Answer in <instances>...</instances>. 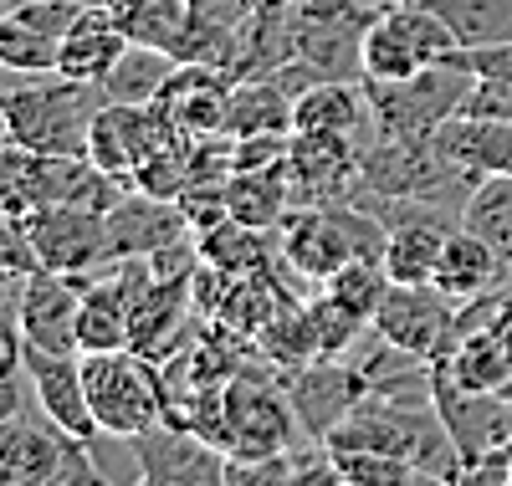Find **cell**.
Returning a JSON list of instances; mask_svg holds the SVG:
<instances>
[{"label": "cell", "instance_id": "4dcf8cb0", "mask_svg": "<svg viewBox=\"0 0 512 486\" xmlns=\"http://www.w3.org/2000/svg\"><path fill=\"white\" fill-rule=\"evenodd\" d=\"M0 62L11 72H57V41L21 21L16 11H6L0 16Z\"/></svg>", "mask_w": 512, "mask_h": 486}, {"label": "cell", "instance_id": "4fadbf2b", "mask_svg": "<svg viewBox=\"0 0 512 486\" xmlns=\"http://www.w3.org/2000/svg\"><path fill=\"white\" fill-rule=\"evenodd\" d=\"M26 374H31V389H36V410L52 425H62L67 435L93 446L103 430H98V415H93V400H88L82 353H47V348L26 343Z\"/></svg>", "mask_w": 512, "mask_h": 486}, {"label": "cell", "instance_id": "ba28073f", "mask_svg": "<svg viewBox=\"0 0 512 486\" xmlns=\"http://www.w3.org/2000/svg\"><path fill=\"white\" fill-rule=\"evenodd\" d=\"M128 451H134V476L144 486H221V481H231V456L185 420L149 425L144 435L128 440Z\"/></svg>", "mask_w": 512, "mask_h": 486}, {"label": "cell", "instance_id": "484cf974", "mask_svg": "<svg viewBox=\"0 0 512 486\" xmlns=\"http://www.w3.org/2000/svg\"><path fill=\"white\" fill-rule=\"evenodd\" d=\"M451 231H456V220H405V226H395L379 256L390 282H431Z\"/></svg>", "mask_w": 512, "mask_h": 486}, {"label": "cell", "instance_id": "d6a6232c", "mask_svg": "<svg viewBox=\"0 0 512 486\" xmlns=\"http://www.w3.org/2000/svg\"><path fill=\"white\" fill-rule=\"evenodd\" d=\"M451 62L466 67L472 77H487V82H512V41H492V47H461Z\"/></svg>", "mask_w": 512, "mask_h": 486}, {"label": "cell", "instance_id": "8992f818", "mask_svg": "<svg viewBox=\"0 0 512 486\" xmlns=\"http://www.w3.org/2000/svg\"><path fill=\"white\" fill-rule=\"evenodd\" d=\"M472 72L456 62H436L415 77L400 82H369V103H374V123L384 134H405V139H436L441 128L466 108V93H472Z\"/></svg>", "mask_w": 512, "mask_h": 486}, {"label": "cell", "instance_id": "836d02e7", "mask_svg": "<svg viewBox=\"0 0 512 486\" xmlns=\"http://www.w3.org/2000/svg\"><path fill=\"white\" fill-rule=\"evenodd\" d=\"M461 113H472V118H512V82H487V77H477L472 93H466V108H461Z\"/></svg>", "mask_w": 512, "mask_h": 486}, {"label": "cell", "instance_id": "7a4b0ae2", "mask_svg": "<svg viewBox=\"0 0 512 486\" xmlns=\"http://www.w3.org/2000/svg\"><path fill=\"white\" fill-rule=\"evenodd\" d=\"M82 374H88V400H93L98 430L108 440H134L149 425L169 420V389L149 353L139 348L82 353Z\"/></svg>", "mask_w": 512, "mask_h": 486}, {"label": "cell", "instance_id": "8fae6325", "mask_svg": "<svg viewBox=\"0 0 512 486\" xmlns=\"http://www.w3.org/2000/svg\"><path fill=\"white\" fill-rule=\"evenodd\" d=\"M451 323H456V302L436 282H390L379 297V313H374L369 333L420 353V359H436Z\"/></svg>", "mask_w": 512, "mask_h": 486}, {"label": "cell", "instance_id": "60d3db41", "mask_svg": "<svg viewBox=\"0 0 512 486\" xmlns=\"http://www.w3.org/2000/svg\"><path fill=\"white\" fill-rule=\"evenodd\" d=\"M502 394H512V379H507V389H502Z\"/></svg>", "mask_w": 512, "mask_h": 486}, {"label": "cell", "instance_id": "5b68a950", "mask_svg": "<svg viewBox=\"0 0 512 486\" xmlns=\"http://www.w3.org/2000/svg\"><path fill=\"white\" fill-rule=\"evenodd\" d=\"M98 476L103 471L88 440L67 435L41 410L0 430V486H72V481H98Z\"/></svg>", "mask_w": 512, "mask_h": 486}, {"label": "cell", "instance_id": "1f68e13d", "mask_svg": "<svg viewBox=\"0 0 512 486\" xmlns=\"http://www.w3.org/2000/svg\"><path fill=\"white\" fill-rule=\"evenodd\" d=\"M308 313H313V333H318V353H323V359H349V353L359 348V333L369 328L364 318L349 313V307H338L328 292L308 297Z\"/></svg>", "mask_w": 512, "mask_h": 486}, {"label": "cell", "instance_id": "ac0fdd59", "mask_svg": "<svg viewBox=\"0 0 512 486\" xmlns=\"http://www.w3.org/2000/svg\"><path fill=\"white\" fill-rule=\"evenodd\" d=\"M256 11V0H185V47L180 62H205L231 72L236 62V41L246 16Z\"/></svg>", "mask_w": 512, "mask_h": 486}, {"label": "cell", "instance_id": "cb8c5ba5", "mask_svg": "<svg viewBox=\"0 0 512 486\" xmlns=\"http://www.w3.org/2000/svg\"><path fill=\"white\" fill-rule=\"evenodd\" d=\"M256 348H262V359H267L277 374H292V369L323 359L308 302H297L292 292H282V302L272 307V318L262 323V333H256Z\"/></svg>", "mask_w": 512, "mask_h": 486}, {"label": "cell", "instance_id": "e0dca14e", "mask_svg": "<svg viewBox=\"0 0 512 486\" xmlns=\"http://www.w3.org/2000/svg\"><path fill=\"white\" fill-rule=\"evenodd\" d=\"M502 277H507L502 251H497L487 236H477L472 226H456V231L446 236V246H441V261H436V277H431V282H436L451 302H472V297H482V292H497Z\"/></svg>", "mask_w": 512, "mask_h": 486}, {"label": "cell", "instance_id": "30bf717a", "mask_svg": "<svg viewBox=\"0 0 512 486\" xmlns=\"http://www.w3.org/2000/svg\"><path fill=\"white\" fill-rule=\"evenodd\" d=\"M282 389L297 410V425L308 430V440H328L369 394L354 359H313L303 369L282 374Z\"/></svg>", "mask_w": 512, "mask_h": 486}, {"label": "cell", "instance_id": "d4e9b609", "mask_svg": "<svg viewBox=\"0 0 512 486\" xmlns=\"http://www.w3.org/2000/svg\"><path fill=\"white\" fill-rule=\"evenodd\" d=\"M292 93L277 77H236L231 103H226V128L236 139L246 134H292Z\"/></svg>", "mask_w": 512, "mask_h": 486}, {"label": "cell", "instance_id": "8d00e7d4", "mask_svg": "<svg viewBox=\"0 0 512 486\" xmlns=\"http://www.w3.org/2000/svg\"><path fill=\"white\" fill-rule=\"evenodd\" d=\"M11 374H26V333L21 323L0 318V379H11Z\"/></svg>", "mask_w": 512, "mask_h": 486}, {"label": "cell", "instance_id": "f35d334b", "mask_svg": "<svg viewBox=\"0 0 512 486\" xmlns=\"http://www.w3.org/2000/svg\"><path fill=\"white\" fill-rule=\"evenodd\" d=\"M77 6H108V0H77Z\"/></svg>", "mask_w": 512, "mask_h": 486}, {"label": "cell", "instance_id": "7c38bea8", "mask_svg": "<svg viewBox=\"0 0 512 486\" xmlns=\"http://www.w3.org/2000/svg\"><path fill=\"white\" fill-rule=\"evenodd\" d=\"M359 144L344 134H292L287 144V185L297 205H333L359 190Z\"/></svg>", "mask_w": 512, "mask_h": 486}, {"label": "cell", "instance_id": "44dd1931", "mask_svg": "<svg viewBox=\"0 0 512 486\" xmlns=\"http://www.w3.org/2000/svg\"><path fill=\"white\" fill-rule=\"evenodd\" d=\"M436 149L466 169V174H512V118H472V113H456L441 134Z\"/></svg>", "mask_w": 512, "mask_h": 486}, {"label": "cell", "instance_id": "f1b7e54d", "mask_svg": "<svg viewBox=\"0 0 512 486\" xmlns=\"http://www.w3.org/2000/svg\"><path fill=\"white\" fill-rule=\"evenodd\" d=\"M461 226H472L477 236H487L507 272H512V174H482V180L472 185V195H466V215Z\"/></svg>", "mask_w": 512, "mask_h": 486}, {"label": "cell", "instance_id": "ab89813d", "mask_svg": "<svg viewBox=\"0 0 512 486\" xmlns=\"http://www.w3.org/2000/svg\"><path fill=\"white\" fill-rule=\"evenodd\" d=\"M502 451H507V461H512V440H507V446H502Z\"/></svg>", "mask_w": 512, "mask_h": 486}, {"label": "cell", "instance_id": "6da1fadb", "mask_svg": "<svg viewBox=\"0 0 512 486\" xmlns=\"http://www.w3.org/2000/svg\"><path fill=\"white\" fill-rule=\"evenodd\" d=\"M103 87L77 82L62 72H21L0 108L11 123V144L36 149V154H88L93 118L103 113Z\"/></svg>", "mask_w": 512, "mask_h": 486}, {"label": "cell", "instance_id": "9c48e42d", "mask_svg": "<svg viewBox=\"0 0 512 486\" xmlns=\"http://www.w3.org/2000/svg\"><path fill=\"white\" fill-rule=\"evenodd\" d=\"M31 241L41 267L52 272H98L113 261L108 241V215L88 205H36L31 215Z\"/></svg>", "mask_w": 512, "mask_h": 486}, {"label": "cell", "instance_id": "2e32d148", "mask_svg": "<svg viewBox=\"0 0 512 486\" xmlns=\"http://www.w3.org/2000/svg\"><path fill=\"white\" fill-rule=\"evenodd\" d=\"M190 231L185 205H169L164 195H123L108 210V241H113V261L118 256H154L159 246L180 241Z\"/></svg>", "mask_w": 512, "mask_h": 486}, {"label": "cell", "instance_id": "e575fe53", "mask_svg": "<svg viewBox=\"0 0 512 486\" xmlns=\"http://www.w3.org/2000/svg\"><path fill=\"white\" fill-rule=\"evenodd\" d=\"M36 410V389H31V374H11L0 379V430H6L11 420L31 415Z\"/></svg>", "mask_w": 512, "mask_h": 486}, {"label": "cell", "instance_id": "277c9868", "mask_svg": "<svg viewBox=\"0 0 512 486\" xmlns=\"http://www.w3.org/2000/svg\"><path fill=\"white\" fill-rule=\"evenodd\" d=\"M456 52H461V41L425 0H384L364 36V77L400 82L436 62H451Z\"/></svg>", "mask_w": 512, "mask_h": 486}, {"label": "cell", "instance_id": "52a82bcc", "mask_svg": "<svg viewBox=\"0 0 512 486\" xmlns=\"http://www.w3.org/2000/svg\"><path fill=\"white\" fill-rule=\"evenodd\" d=\"M379 6L374 0H292L297 57L323 77H364V36Z\"/></svg>", "mask_w": 512, "mask_h": 486}, {"label": "cell", "instance_id": "603a6c76", "mask_svg": "<svg viewBox=\"0 0 512 486\" xmlns=\"http://www.w3.org/2000/svg\"><path fill=\"white\" fill-rule=\"evenodd\" d=\"M180 57H169L159 47H139V41H128L123 57L108 67V77L98 82L108 103H123V108H144V103H159V93L169 87L175 77Z\"/></svg>", "mask_w": 512, "mask_h": 486}, {"label": "cell", "instance_id": "4316f807", "mask_svg": "<svg viewBox=\"0 0 512 486\" xmlns=\"http://www.w3.org/2000/svg\"><path fill=\"white\" fill-rule=\"evenodd\" d=\"M118 31L139 47H159L180 57L185 47V0H108Z\"/></svg>", "mask_w": 512, "mask_h": 486}, {"label": "cell", "instance_id": "83f0119b", "mask_svg": "<svg viewBox=\"0 0 512 486\" xmlns=\"http://www.w3.org/2000/svg\"><path fill=\"white\" fill-rule=\"evenodd\" d=\"M461 47H492L512 41V0H425Z\"/></svg>", "mask_w": 512, "mask_h": 486}, {"label": "cell", "instance_id": "3957f363", "mask_svg": "<svg viewBox=\"0 0 512 486\" xmlns=\"http://www.w3.org/2000/svg\"><path fill=\"white\" fill-rule=\"evenodd\" d=\"M308 430L297 425V410L277 379H262L256 369H236L226 379V400H221V425H216V446L231 461H256V456H282L292 451Z\"/></svg>", "mask_w": 512, "mask_h": 486}, {"label": "cell", "instance_id": "ffe728a7", "mask_svg": "<svg viewBox=\"0 0 512 486\" xmlns=\"http://www.w3.org/2000/svg\"><path fill=\"white\" fill-rule=\"evenodd\" d=\"M190 307H195L190 277H154V287L134 307V343H128V348H139V353H149L154 364H164L169 353L180 348Z\"/></svg>", "mask_w": 512, "mask_h": 486}, {"label": "cell", "instance_id": "f546056e", "mask_svg": "<svg viewBox=\"0 0 512 486\" xmlns=\"http://www.w3.org/2000/svg\"><path fill=\"white\" fill-rule=\"evenodd\" d=\"M333 466H338V481L344 486H405V481H436L425 476L420 466L390 456V451H369V446H328Z\"/></svg>", "mask_w": 512, "mask_h": 486}, {"label": "cell", "instance_id": "7402d4cb", "mask_svg": "<svg viewBox=\"0 0 512 486\" xmlns=\"http://www.w3.org/2000/svg\"><path fill=\"white\" fill-rule=\"evenodd\" d=\"M226 190V215L256 231H277L287 210H292V185H287V164H267V169H231Z\"/></svg>", "mask_w": 512, "mask_h": 486}, {"label": "cell", "instance_id": "5bb4252c", "mask_svg": "<svg viewBox=\"0 0 512 486\" xmlns=\"http://www.w3.org/2000/svg\"><path fill=\"white\" fill-rule=\"evenodd\" d=\"M88 277H93V272H52V267L31 272L26 307H21V333H26L31 348L82 353V348H77V313H82Z\"/></svg>", "mask_w": 512, "mask_h": 486}, {"label": "cell", "instance_id": "74e56055", "mask_svg": "<svg viewBox=\"0 0 512 486\" xmlns=\"http://www.w3.org/2000/svg\"><path fill=\"white\" fill-rule=\"evenodd\" d=\"M11 149V123H6V108H0V154Z\"/></svg>", "mask_w": 512, "mask_h": 486}, {"label": "cell", "instance_id": "9a60e30c", "mask_svg": "<svg viewBox=\"0 0 512 486\" xmlns=\"http://www.w3.org/2000/svg\"><path fill=\"white\" fill-rule=\"evenodd\" d=\"M374 103L364 77H328L313 82L308 93H297L292 103V134H344L359 149L374 139Z\"/></svg>", "mask_w": 512, "mask_h": 486}, {"label": "cell", "instance_id": "d6986e66", "mask_svg": "<svg viewBox=\"0 0 512 486\" xmlns=\"http://www.w3.org/2000/svg\"><path fill=\"white\" fill-rule=\"evenodd\" d=\"M128 36L118 31L108 6H82V16L67 26V36L57 41V72L77 77V82H103L108 67L123 57Z\"/></svg>", "mask_w": 512, "mask_h": 486}, {"label": "cell", "instance_id": "d590c367", "mask_svg": "<svg viewBox=\"0 0 512 486\" xmlns=\"http://www.w3.org/2000/svg\"><path fill=\"white\" fill-rule=\"evenodd\" d=\"M36 272H41V267H36ZM26 287H31V272L0 267V318H6V323H21V307H26Z\"/></svg>", "mask_w": 512, "mask_h": 486}]
</instances>
